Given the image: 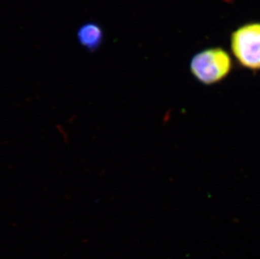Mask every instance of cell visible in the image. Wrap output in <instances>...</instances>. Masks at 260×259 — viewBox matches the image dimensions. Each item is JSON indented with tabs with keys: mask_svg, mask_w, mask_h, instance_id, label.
Segmentation results:
<instances>
[{
	"mask_svg": "<svg viewBox=\"0 0 260 259\" xmlns=\"http://www.w3.org/2000/svg\"><path fill=\"white\" fill-rule=\"evenodd\" d=\"M189 69L200 83L212 85L229 76L233 69V61L226 51L212 47L196 54L190 61Z\"/></svg>",
	"mask_w": 260,
	"mask_h": 259,
	"instance_id": "obj_1",
	"label": "cell"
},
{
	"mask_svg": "<svg viewBox=\"0 0 260 259\" xmlns=\"http://www.w3.org/2000/svg\"><path fill=\"white\" fill-rule=\"evenodd\" d=\"M232 53L241 66L260 70V23H247L238 27L230 38Z\"/></svg>",
	"mask_w": 260,
	"mask_h": 259,
	"instance_id": "obj_2",
	"label": "cell"
},
{
	"mask_svg": "<svg viewBox=\"0 0 260 259\" xmlns=\"http://www.w3.org/2000/svg\"><path fill=\"white\" fill-rule=\"evenodd\" d=\"M77 38L82 47L89 52H95L103 43L104 30L97 23H85L77 32Z\"/></svg>",
	"mask_w": 260,
	"mask_h": 259,
	"instance_id": "obj_3",
	"label": "cell"
}]
</instances>
